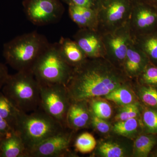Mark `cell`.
<instances>
[{
    "instance_id": "4",
    "label": "cell",
    "mask_w": 157,
    "mask_h": 157,
    "mask_svg": "<svg viewBox=\"0 0 157 157\" xmlns=\"http://www.w3.org/2000/svg\"><path fill=\"white\" fill-rule=\"evenodd\" d=\"M1 91L20 111L30 113L40 106V83L31 70L9 74Z\"/></svg>"
},
{
    "instance_id": "30",
    "label": "cell",
    "mask_w": 157,
    "mask_h": 157,
    "mask_svg": "<svg viewBox=\"0 0 157 157\" xmlns=\"http://www.w3.org/2000/svg\"><path fill=\"white\" fill-rule=\"evenodd\" d=\"M68 6H83L98 11L104 0H61Z\"/></svg>"
},
{
    "instance_id": "13",
    "label": "cell",
    "mask_w": 157,
    "mask_h": 157,
    "mask_svg": "<svg viewBox=\"0 0 157 157\" xmlns=\"http://www.w3.org/2000/svg\"><path fill=\"white\" fill-rule=\"evenodd\" d=\"M149 63L146 55L132 38L122 67L124 73L130 79L137 78Z\"/></svg>"
},
{
    "instance_id": "16",
    "label": "cell",
    "mask_w": 157,
    "mask_h": 157,
    "mask_svg": "<svg viewBox=\"0 0 157 157\" xmlns=\"http://www.w3.org/2000/svg\"><path fill=\"white\" fill-rule=\"evenodd\" d=\"M68 6V11L70 18L78 25L79 29L98 31V11L83 6Z\"/></svg>"
},
{
    "instance_id": "36",
    "label": "cell",
    "mask_w": 157,
    "mask_h": 157,
    "mask_svg": "<svg viewBox=\"0 0 157 157\" xmlns=\"http://www.w3.org/2000/svg\"><path fill=\"white\" fill-rule=\"evenodd\" d=\"M153 155L154 156H153L157 157V151L155 153V154Z\"/></svg>"
},
{
    "instance_id": "23",
    "label": "cell",
    "mask_w": 157,
    "mask_h": 157,
    "mask_svg": "<svg viewBox=\"0 0 157 157\" xmlns=\"http://www.w3.org/2000/svg\"><path fill=\"white\" fill-rule=\"evenodd\" d=\"M20 112L0 91V117L7 121L14 130Z\"/></svg>"
},
{
    "instance_id": "22",
    "label": "cell",
    "mask_w": 157,
    "mask_h": 157,
    "mask_svg": "<svg viewBox=\"0 0 157 157\" xmlns=\"http://www.w3.org/2000/svg\"><path fill=\"white\" fill-rule=\"evenodd\" d=\"M142 129L141 120L133 118L127 120L118 121L113 125V131L117 135L124 137H131L135 135Z\"/></svg>"
},
{
    "instance_id": "19",
    "label": "cell",
    "mask_w": 157,
    "mask_h": 157,
    "mask_svg": "<svg viewBox=\"0 0 157 157\" xmlns=\"http://www.w3.org/2000/svg\"><path fill=\"white\" fill-rule=\"evenodd\" d=\"M97 150L98 154L104 157L128 156L132 152L131 147L127 144L112 140L102 141Z\"/></svg>"
},
{
    "instance_id": "9",
    "label": "cell",
    "mask_w": 157,
    "mask_h": 157,
    "mask_svg": "<svg viewBox=\"0 0 157 157\" xmlns=\"http://www.w3.org/2000/svg\"><path fill=\"white\" fill-rule=\"evenodd\" d=\"M102 35L106 50L105 59L122 70L128 47L132 38L129 20L115 30Z\"/></svg>"
},
{
    "instance_id": "34",
    "label": "cell",
    "mask_w": 157,
    "mask_h": 157,
    "mask_svg": "<svg viewBox=\"0 0 157 157\" xmlns=\"http://www.w3.org/2000/svg\"><path fill=\"white\" fill-rule=\"evenodd\" d=\"M157 9V0H139Z\"/></svg>"
},
{
    "instance_id": "17",
    "label": "cell",
    "mask_w": 157,
    "mask_h": 157,
    "mask_svg": "<svg viewBox=\"0 0 157 157\" xmlns=\"http://www.w3.org/2000/svg\"><path fill=\"white\" fill-rule=\"evenodd\" d=\"M23 141L14 131L6 134L0 144V157H27Z\"/></svg>"
},
{
    "instance_id": "10",
    "label": "cell",
    "mask_w": 157,
    "mask_h": 157,
    "mask_svg": "<svg viewBox=\"0 0 157 157\" xmlns=\"http://www.w3.org/2000/svg\"><path fill=\"white\" fill-rule=\"evenodd\" d=\"M129 24L132 37L157 32V9L135 0Z\"/></svg>"
},
{
    "instance_id": "12",
    "label": "cell",
    "mask_w": 157,
    "mask_h": 157,
    "mask_svg": "<svg viewBox=\"0 0 157 157\" xmlns=\"http://www.w3.org/2000/svg\"><path fill=\"white\" fill-rule=\"evenodd\" d=\"M73 38L87 58H105L106 50L103 37L98 31L79 29Z\"/></svg>"
},
{
    "instance_id": "14",
    "label": "cell",
    "mask_w": 157,
    "mask_h": 157,
    "mask_svg": "<svg viewBox=\"0 0 157 157\" xmlns=\"http://www.w3.org/2000/svg\"><path fill=\"white\" fill-rule=\"evenodd\" d=\"M88 103L87 101H71L66 116V127L73 131L89 125L91 113Z\"/></svg>"
},
{
    "instance_id": "21",
    "label": "cell",
    "mask_w": 157,
    "mask_h": 157,
    "mask_svg": "<svg viewBox=\"0 0 157 157\" xmlns=\"http://www.w3.org/2000/svg\"><path fill=\"white\" fill-rule=\"evenodd\" d=\"M128 84L113 90L107 95L104 96V98L122 107L136 102L135 95L133 92L129 89Z\"/></svg>"
},
{
    "instance_id": "11",
    "label": "cell",
    "mask_w": 157,
    "mask_h": 157,
    "mask_svg": "<svg viewBox=\"0 0 157 157\" xmlns=\"http://www.w3.org/2000/svg\"><path fill=\"white\" fill-rule=\"evenodd\" d=\"M73 133L66 128L37 144L28 152L27 157H61L67 155Z\"/></svg>"
},
{
    "instance_id": "26",
    "label": "cell",
    "mask_w": 157,
    "mask_h": 157,
    "mask_svg": "<svg viewBox=\"0 0 157 157\" xmlns=\"http://www.w3.org/2000/svg\"><path fill=\"white\" fill-rule=\"evenodd\" d=\"M97 145L94 137L88 132H84L76 138L75 141V148L81 153H88L93 151Z\"/></svg>"
},
{
    "instance_id": "33",
    "label": "cell",
    "mask_w": 157,
    "mask_h": 157,
    "mask_svg": "<svg viewBox=\"0 0 157 157\" xmlns=\"http://www.w3.org/2000/svg\"><path fill=\"white\" fill-rule=\"evenodd\" d=\"M14 131L7 121L0 117V133L6 135Z\"/></svg>"
},
{
    "instance_id": "8",
    "label": "cell",
    "mask_w": 157,
    "mask_h": 157,
    "mask_svg": "<svg viewBox=\"0 0 157 157\" xmlns=\"http://www.w3.org/2000/svg\"><path fill=\"white\" fill-rule=\"evenodd\" d=\"M22 6L27 19L37 26L58 22L65 11L61 0H24Z\"/></svg>"
},
{
    "instance_id": "28",
    "label": "cell",
    "mask_w": 157,
    "mask_h": 157,
    "mask_svg": "<svg viewBox=\"0 0 157 157\" xmlns=\"http://www.w3.org/2000/svg\"><path fill=\"white\" fill-rule=\"evenodd\" d=\"M142 109H140V104L137 101L132 104L123 106L115 116L116 120H127L133 118H137L141 116Z\"/></svg>"
},
{
    "instance_id": "25",
    "label": "cell",
    "mask_w": 157,
    "mask_h": 157,
    "mask_svg": "<svg viewBox=\"0 0 157 157\" xmlns=\"http://www.w3.org/2000/svg\"><path fill=\"white\" fill-rule=\"evenodd\" d=\"M140 84L138 95L140 101L145 106L157 109V87Z\"/></svg>"
},
{
    "instance_id": "3",
    "label": "cell",
    "mask_w": 157,
    "mask_h": 157,
    "mask_svg": "<svg viewBox=\"0 0 157 157\" xmlns=\"http://www.w3.org/2000/svg\"><path fill=\"white\" fill-rule=\"evenodd\" d=\"M65 128L41 109L30 113L20 111L14 131L22 139L28 154L31 149Z\"/></svg>"
},
{
    "instance_id": "7",
    "label": "cell",
    "mask_w": 157,
    "mask_h": 157,
    "mask_svg": "<svg viewBox=\"0 0 157 157\" xmlns=\"http://www.w3.org/2000/svg\"><path fill=\"white\" fill-rule=\"evenodd\" d=\"M135 0H104L98 11V31L112 32L129 21Z\"/></svg>"
},
{
    "instance_id": "24",
    "label": "cell",
    "mask_w": 157,
    "mask_h": 157,
    "mask_svg": "<svg viewBox=\"0 0 157 157\" xmlns=\"http://www.w3.org/2000/svg\"><path fill=\"white\" fill-rule=\"evenodd\" d=\"M140 116L144 133L157 135V109L145 106Z\"/></svg>"
},
{
    "instance_id": "35",
    "label": "cell",
    "mask_w": 157,
    "mask_h": 157,
    "mask_svg": "<svg viewBox=\"0 0 157 157\" xmlns=\"http://www.w3.org/2000/svg\"><path fill=\"white\" fill-rule=\"evenodd\" d=\"M6 135H4V134L0 133V144H1V142H2V140L4 139V137L6 136Z\"/></svg>"
},
{
    "instance_id": "1",
    "label": "cell",
    "mask_w": 157,
    "mask_h": 157,
    "mask_svg": "<svg viewBox=\"0 0 157 157\" xmlns=\"http://www.w3.org/2000/svg\"><path fill=\"white\" fill-rule=\"evenodd\" d=\"M131 79L106 59H88L73 69L66 87L71 101H89L107 95Z\"/></svg>"
},
{
    "instance_id": "6",
    "label": "cell",
    "mask_w": 157,
    "mask_h": 157,
    "mask_svg": "<svg viewBox=\"0 0 157 157\" xmlns=\"http://www.w3.org/2000/svg\"><path fill=\"white\" fill-rule=\"evenodd\" d=\"M39 83V107L66 127V116L71 102L66 86Z\"/></svg>"
},
{
    "instance_id": "27",
    "label": "cell",
    "mask_w": 157,
    "mask_h": 157,
    "mask_svg": "<svg viewBox=\"0 0 157 157\" xmlns=\"http://www.w3.org/2000/svg\"><path fill=\"white\" fill-rule=\"evenodd\" d=\"M88 102L91 112L96 116L104 120L108 119L111 116L112 108L106 101L93 99Z\"/></svg>"
},
{
    "instance_id": "2",
    "label": "cell",
    "mask_w": 157,
    "mask_h": 157,
    "mask_svg": "<svg viewBox=\"0 0 157 157\" xmlns=\"http://www.w3.org/2000/svg\"><path fill=\"white\" fill-rule=\"evenodd\" d=\"M50 43L45 36L33 31L5 43L3 56L6 63L17 72L32 71L34 64Z\"/></svg>"
},
{
    "instance_id": "15",
    "label": "cell",
    "mask_w": 157,
    "mask_h": 157,
    "mask_svg": "<svg viewBox=\"0 0 157 157\" xmlns=\"http://www.w3.org/2000/svg\"><path fill=\"white\" fill-rule=\"evenodd\" d=\"M57 44L63 58L73 68L82 64L88 59L73 39L61 37Z\"/></svg>"
},
{
    "instance_id": "29",
    "label": "cell",
    "mask_w": 157,
    "mask_h": 157,
    "mask_svg": "<svg viewBox=\"0 0 157 157\" xmlns=\"http://www.w3.org/2000/svg\"><path fill=\"white\" fill-rule=\"evenodd\" d=\"M137 78L139 84L157 87V66L150 63Z\"/></svg>"
},
{
    "instance_id": "18",
    "label": "cell",
    "mask_w": 157,
    "mask_h": 157,
    "mask_svg": "<svg viewBox=\"0 0 157 157\" xmlns=\"http://www.w3.org/2000/svg\"><path fill=\"white\" fill-rule=\"evenodd\" d=\"M132 37L135 44L148 58L150 63L157 66V32Z\"/></svg>"
},
{
    "instance_id": "20",
    "label": "cell",
    "mask_w": 157,
    "mask_h": 157,
    "mask_svg": "<svg viewBox=\"0 0 157 157\" xmlns=\"http://www.w3.org/2000/svg\"><path fill=\"white\" fill-rule=\"evenodd\" d=\"M157 144L156 135L144 133L138 135L133 146L134 155L138 157H147Z\"/></svg>"
},
{
    "instance_id": "31",
    "label": "cell",
    "mask_w": 157,
    "mask_h": 157,
    "mask_svg": "<svg viewBox=\"0 0 157 157\" xmlns=\"http://www.w3.org/2000/svg\"><path fill=\"white\" fill-rule=\"evenodd\" d=\"M91 113V124L94 128L103 134H106L110 131V126L109 124L103 119L96 116L93 113Z\"/></svg>"
},
{
    "instance_id": "5",
    "label": "cell",
    "mask_w": 157,
    "mask_h": 157,
    "mask_svg": "<svg viewBox=\"0 0 157 157\" xmlns=\"http://www.w3.org/2000/svg\"><path fill=\"white\" fill-rule=\"evenodd\" d=\"M73 69L63 58L55 42L50 43L34 64L32 71L40 83L67 86Z\"/></svg>"
},
{
    "instance_id": "32",
    "label": "cell",
    "mask_w": 157,
    "mask_h": 157,
    "mask_svg": "<svg viewBox=\"0 0 157 157\" xmlns=\"http://www.w3.org/2000/svg\"><path fill=\"white\" fill-rule=\"evenodd\" d=\"M9 75L7 66L0 62V91L2 90Z\"/></svg>"
}]
</instances>
